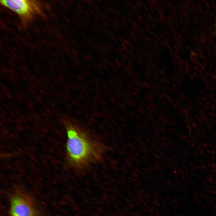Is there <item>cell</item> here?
<instances>
[{
  "instance_id": "obj_2",
  "label": "cell",
  "mask_w": 216,
  "mask_h": 216,
  "mask_svg": "<svg viewBox=\"0 0 216 216\" xmlns=\"http://www.w3.org/2000/svg\"><path fill=\"white\" fill-rule=\"evenodd\" d=\"M0 2L3 5L16 13L24 21L31 20L40 10L39 3L36 1L4 0Z\"/></svg>"
},
{
  "instance_id": "obj_1",
  "label": "cell",
  "mask_w": 216,
  "mask_h": 216,
  "mask_svg": "<svg viewBox=\"0 0 216 216\" xmlns=\"http://www.w3.org/2000/svg\"><path fill=\"white\" fill-rule=\"evenodd\" d=\"M67 133V149L70 161L81 165L97 157L98 151L94 143L76 124L66 123Z\"/></svg>"
},
{
  "instance_id": "obj_3",
  "label": "cell",
  "mask_w": 216,
  "mask_h": 216,
  "mask_svg": "<svg viewBox=\"0 0 216 216\" xmlns=\"http://www.w3.org/2000/svg\"><path fill=\"white\" fill-rule=\"evenodd\" d=\"M11 216H38L37 212L32 200L21 192L15 193L10 201Z\"/></svg>"
}]
</instances>
